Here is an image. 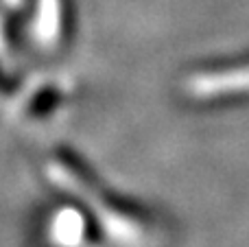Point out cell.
I'll list each match as a JSON object with an SVG mask.
<instances>
[{"label": "cell", "instance_id": "cell-2", "mask_svg": "<svg viewBox=\"0 0 249 247\" xmlns=\"http://www.w3.org/2000/svg\"><path fill=\"white\" fill-rule=\"evenodd\" d=\"M37 171L42 182L57 197L77 199L90 206L105 186V179L79 149L70 144H53L39 156Z\"/></svg>", "mask_w": 249, "mask_h": 247}, {"label": "cell", "instance_id": "cell-3", "mask_svg": "<svg viewBox=\"0 0 249 247\" xmlns=\"http://www.w3.org/2000/svg\"><path fill=\"white\" fill-rule=\"evenodd\" d=\"M42 247H107L94 210L77 199L57 197L39 223Z\"/></svg>", "mask_w": 249, "mask_h": 247}, {"label": "cell", "instance_id": "cell-5", "mask_svg": "<svg viewBox=\"0 0 249 247\" xmlns=\"http://www.w3.org/2000/svg\"><path fill=\"white\" fill-rule=\"evenodd\" d=\"M16 88H18V81L11 79V74L4 70L2 64H0V103H7L9 96L16 92Z\"/></svg>", "mask_w": 249, "mask_h": 247}, {"label": "cell", "instance_id": "cell-4", "mask_svg": "<svg viewBox=\"0 0 249 247\" xmlns=\"http://www.w3.org/2000/svg\"><path fill=\"white\" fill-rule=\"evenodd\" d=\"M72 96V88L66 79L42 77L24 86L18 83L16 92L4 105L16 125L39 127L55 121L70 105Z\"/></svg>", "mask_w": 249, "mask_h": 247}, {"label": "cell", "instance_id": "cell-1", "mask_svg": "<svg viewBox=\"0 0 249 247\" xmlns=\"http://www.w3.org/2000/svg\"><path fill=\"white\" fill-rule=\"evenodd\" d=\"M90 208L99 219L107 245L149 247L160 234V214L142 199L114 191L105 184Z\"/></svg>", "mask_w": 249, "mask_h": 247}]
</instances>
